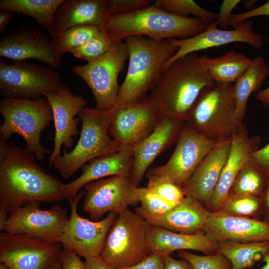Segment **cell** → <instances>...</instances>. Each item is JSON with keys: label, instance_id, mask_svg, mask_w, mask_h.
<instances>
[{"label": "cell", "instance_id": "1", "mask_svg": "<svg viewBox=\"0 0 269 269\" xmlns=\"http://www.w3.org/2000/svg\"><path fill=\"white\" fill-rule=\"evenodd\" d=\"M0 152V210L9 215L32 203L66 199L64 184L45 171L33 153L1 139Z\"/></svg>", "mask_w": 269, "mask_h": 269}, {"label": "cell", "instance_id": "2", "mask_svg": "<svg viewBox=\"0 0 269 269\" xmlns=\"http://www.w3.org/2000/svg\"><path fill=\"white\" fill-rule=\"evenodd\" d=\"M216 83L196 53L188 54L163 70L149 96L162 117L185 123L189 112L202 91Z\"/></svg>", "mask_w": 269, "mask_h": 269}, {"label": "cell", "instance_id": "3", "mask_svg": "<svg viewBox=\"0 0 269 269\" xmlns=\"http://www.w3.org/2000/svg\"><path fill=\"white\" fill-rule=\"evenodd\" d=\"M210 24L197 17L169 13L152 4L132 13L110 16L103 29L117 43L136 36L155 40L188 38L203 32Z\"/></svg>", "mask_w": 269, "mask_h": 269}, {"label": "cell", "instance_id": "4", "mask_svg": "<svg viewBox=\"0 0 269 269\" xmlns=\"http://www.w3.org/2000/svg\"><path fill=\"white\" fill-rule=\"evenodd\" d=\"M129 53L128 71L120 86L116 105L124 106L147 97L159 79L164 64L178 47L170 39L155 40L136 36L125 40Z\"/></svg>", "mask_w": 269, "mask_h": 269}, {"label": "cell", "instance_id": "5", "mask_svg": "<svg viewBox=\"0 0 269 269\" xmlns=\"http://www.w3.org/2000/svg\"><path fill=\"white\" fill-rule=\"evenodd\" d=\"M78 117L82 127L76 145L69 152L64 150V153L52 164L64 180L91 160L117 152L121 148L110 134V109L85 107Z\"/></svg>", "mask_w": 269, "mask_h": 269}, {"label": "cell", "instance_id": "6", "mask_svg": "<svg viewBox=\"0 0 269 269\" xmlns=\"http://www.w3.org/2000/svg\"><path fill=\"white\" fill-rule=\"evenodd\" d=\"M234 83L205 88L191 108L185 124L197 133L217 141L231 137L243 124L235 115Z\"/></svg>", "mask_w": 269, "mask_h": 269}, {"label": "cell", "instance_id": "7", "mask_svg": "<svg viewBox=\"0 0 269 269\" xmlns=\"http://www.w3.org/2000/svg\"><path fill=\"white\" fill-rule=\"evenodd\" d=\"M3 123L0 126V139L7 141L13 134L24 140L25 149L40 160L50 150L43 146L42 132L53 120L51 105L46 99H9L0 101Z\"/></svg>", "mask_w": 269, "mask_h": 269}, {"label": "cell", "instance_id": "8", "mask_svg": "<svg viewBox=\"0 0 269 269\" xmlns=\"http://www.w3.org/2000/svg\"><path fill=\"white\" fill-rule=\"evenodd\" d=\"M148 223L128 208L118 214L107 235L101 255L115 269H125L150 254Z\"/></svg>", "mask_w": 269, "mask_h": 269}, {"label": "cell", "instance_id": "9", "mask_svg": "<svg viewBox=\"0 0 269 269\" xmlns=\"http://www.w3.org/2000/svg\"><path fill=\"white\" fill-rule=\"evenodd\" d=\"M67 88L60 74L47 67L25 61L9 64L0 60V93L3 99H36Z\"/></svg>", "mask_w": 269, "mask_h": 269}, {"label": "cell", "instance_id": "10", "mask_svg": "<svg viewBox=\"0 0 269 269\" xmlns=\"http://www.w3.org/2000/svg\"><path fill=\"white\" fill-rule=\"evenodd\" d=\"M128 58V50L124 41L117 43L100 58L72 67V71L91 89L96 101V108L109 110L116 105L120 88L118 76Z\"/></svg>", "mask_w": 269, "mask_h": 269}, {"label": "cell", "instance_id": "11", "mask_svg": "<svg viewBox=\"0 0 269 269\" xmlns=\"http://www.w3.org/2000/svg\"><path fill=\"white\" fill-rule=\"evenodd\" d=\"M111 136L121 146L134 147L149 136L162 117L149 96L130 104L110 109Z\"/></svg>", "mask_w": 269, "mask_h": 269}, {"label": "cell", "instance_id": "12", "mask_svg": "<svg viewBox=\"0 0 269 269\" xmlns=\"http://www.w3.org/2000/svg\"><path fill=\"white\" fill-rule=\"evenodd\" d=\"M61 251L60 242L0 233V263L10 269H47L59 259Z\"/></svg>", "mask_w": 269, "mask_h": 269}, {"label": "cell", "instance_id": "13", "mask_svg": "<svg viewBox=\"0 0 269 269\" xmlns=\"http://www.w3.org/2000/svg\"><path fill=\"white\" fill-rule=\"evenodd\" d=\"M136 187L129 177L113 176L86 184L82 208L94 221L106 213L117 214L138 202Z\"/></svg>", "mask_w": 269, "mask_h": 269}, {"label": "cell", "instance_id": "14", "mask_svg": "<svg viewBox=\"0 0 269 269\" xmlns=\"http://www.w3.org/2000/svg\"><path fill=\"white\" fill-rule=\"evenodd\" d=\"M40 203H32L12 212L3 231L60 243L69 219L66 211L58 203L49 209H41Z\"/></svg>", "mask_w": 269, "mask_h": 269}, {"label": "cell", "instance_id": "15", "mask_svg": "<svg viewBox=\"0 0 269 269\" xmlns=\"http://www.w3.org/2000/svg\"><path fill=\"white\" fill-rule=\"evenodd\" d=\"M85 193L84 191L80 192L75 197L69 199L71 213L60 240L63 246L84 259L101 255L107 235L118 215L111 212L97 221L81 217L78 205Z\"/></svg>", "mask_w": 269, "mask_h": 269}, {"label": "cell", "instance_id": "16", "mask_svg": "<svg viewBox=\"0 0 269 269\" xmlns=\"http://www.w3.org/2000/svg\"><path fill=\"white\" fill-rule=\"evenodd\" d=\"M217 141L197 133L184 123L169 160L147 173L166 176L182 186Z\"/></svg>", "mask_w": 269, "mask_h": 269}, {"label": "cell", "instance_id": "17", "mask_svg": "<svg viewBox=\"0 0 269 269\" xmlns=\"http://www.w3.org/2000/svg\"><path fill=\"white\" fill-rule=\"evenodd\" d=\"M62 55L52 40L36 28L8 31L0 40V56L14 61L35 59L54 68L62 66Z\"/></svg>", "mask_w": 269, "mask_h": 269}, {"label": "cell", "instance_id": "18", "mask_svg": "<svg viewBox=\"0 0 269 269\" xmlns=\"http://www.w3.org/2000/svg\"><path fill=\"white\" fill-rule=\"evenodd\" d=\"M217 21L210 24L208 28L200 33L185 39H170L178 47L175 54L165 64L163 69L177 59L188 54L219 47L226 44L241 42L250 45L256 49L262 48L264 44V37L253 30V22L245 21L233 29L226 30L217 28Z\"/></svg>", "mask_w": 269, "mask_h": 269}, {"label": "cell", "instance_id": "19", "mask_svg": "<svg viewBox=\"0 0 269 269\" xmlns=\"http://www.w3.org/2000/svg\"><path fill=\"white\" fill-rule=\"evenodd\" d=\"M44 96L51 105L55 130L53 149L48 159L50 167L53 160L61 155L62 146L67 151L72 147L73 137L78 134L77 128L80 121L76 116L86 107L87 100L74 94L68 88L56 93H45Z\"/></svg>", "mask_w": 269, "mask_h": 269}, {"label": "cell", "instance_id": "20", "mask_svg": "<svg viewBox=\"0 0 269 269\" xmlns=\"http://www.w3.org/2000/svg\"><path fill=\"white\" fill-rule=\"evenodd\" d=\"M260 137L250 136L246 126L241 124L232 135L231 147L227 161L207 207L211 212H218L229 195L239 172L259 149Z\"/></svg>", "mask_w": 269, "mask_h": 269}, {"label": "cell", "instance_id": "21", "mask_svg": "<svg viewBox=\"0 0 269 269\" xmlns=\"http://www.w3.org/2000/svg\"><path fill=\"white\" fill-rule=\"evenodd\" d=\"M202 232L217 243L269 241V225L265 222L219 212H210Z\"/></svg>", "mask_w": 269, "mask_h": 269}, {"label": "cell", "instance_id": "22", "mask_svg": "<svg viewBox=\"0 0 269 269\" xmlns=\"http://www.w3.org/2000/svg\"><path fill=\"white\" fill-rule=\"evenodd\" d=\"M149 225L186 234L201 232L211 211L198 200L185 196L168 212L161 214H152L141 206L134 209Z\"/></svg>", "mask_w": 269, "mask_h": 269}, {"label": "cell", "instance_id": "23", "mask_svg": "<svg viewBox=\"0 0 269 269\" xmlns=\"http://www.w3.org/2000/svg\"><path fill=\"white\" fill-rule=\"evenodd\" d=\"M184 124L162 117L153 132L133 147V164L129 178L136 187L155 158L176 142Z\"/></svg>", "mask_w": 269, "mask_h": 269}, {"label": "cell", "instance_id": "24", "mask_svg": "<svg viewBox=\"0 0 269 269\" xmlns=\"http://www.w3.org/2000/svg\"><path fill=\"white\" fill-rule=\"evenodd\" d=\"M231 137L217 141L182 185L185 196H189L207 206L217 185L229 157Z\"/></svg>", "mask_w": 269, "mask_h": 269}, {"label": "cell", "instance_id": "25", "mask_svg": "<svg viewBox=\"0 0 269 269\" xmlns=\"http://www.w3.org/2000/svg\"><path fill=\"white\" fill-rule=\"evenodd\" d=\"M133 164V147L121 146L114 153L95 158L82 167L81 174L64 184L66 199L75 197L86 184L108 177H129Z\"/></svg>", "mask_w": 269, "mask_h": 269}, {"label": "cell", "instance_id": "26", "mask_svg": "<svg viewBox=\"0 0 269 269\" xmlns=\"http://www.w3.org/2000/svg\"><path fill=\"white\" fill-rule=\"evenodd\" d=\"M109 17L104 0H63L47 30L53 37L79 25L103 28Z\"/></svg>", "mask_w": 269, "mask_h": 269}, {"label": "cell", "instance_id": "27", "mask_svg": "<svg viewBox=\"0 0 269 269\" xmlns=\"http://www.w3.org/2000/svg\"><path fill=\"white\" fill-rule=\"evenodd\" d=\"M147 238L150 254H159L165 257L171 256L175 251L194 250L211 255L217 253L218 250V243L203 232L186 234L149 225Z\"/></svg>", "mask_w": 269, "mask_h": 269}, {"label": "cell", "instance_id": "28", "mask_svg": "<svg viewBox=\"0 0 269 269\" xmlns=\"http://www.w3.org/2000/svg\"><path fill=\"white\" fill-rule=\"evenodd\" d=\"M269 76V67L262 56L251 59L248 68L234 84L235 115L241 123L245 118L248 100L259 90Z\"/></svg>", "mask_w": 269, "mask_h": 269}, {"label": "cell", "instance_id": "29", "mask_svg": "<svg viewBox=\"0 0 269 269\" xmlns=\"http://www.w3.org/2000/svg\"><path fill=\"white\" fill-rule=\"evenodd\" d=\"M202 65L216 83H233L245 72L251 59L235 50L223 55L200 57Z\"/></svg>", "mask_w": 269, "mask_h": 269}, {"label": "cell", "instance_id": "30", "mask_svg": "<svg viewBox=\"0 0 269 269\" xmlns=\"http://www.w3.org/2000/svg\"><path fill=\"white\" fill-rule=\"evenodd\" d=\"M269 250V241L224 242L218 243L217 253L230 262L231 269H250Z\"/></svg>", "mask_w": 269, "mask_h": 269}, {"label": "cell", "instance_id": "31", "mask_svg": "<svg viewBox=\"0 0 269 269\" xmlns=\"http://www.w3.org/2000/svg\"><path fill=\"white\" fill-rule=\"evenodd\" d=\"M63 0H2L0 8L32 17L39 25L48 29Z\"/></svg>", "mask_w": 269, "mask_h": 269}, {"label": "cell", "instance_id": "32", "mask_svg": "<svg viewBox=\"0 0 269 269\" xmlns=\"http://www.w3.org/2000/svg\"><path fill=\"white\" fill-rule=\"evenodd\" d=\"M269 177L263 169L250 159L239 172L229 194L263 198Z\"/></svg>", "mask_w": 269, "mask_h": 269}, {"label": "cell", "instance_id": "33", "mask_svg": "<svg viewBox=\"0 0 269 269\" xmlns=\"http://www.w3.org/2000/svg\"><path fill=\"white\" fill-rule=\"evenodd\" d=\"M101 29L89 25L76 26L53 36L52 41L63 54L85 44Z\"/></svg>", "mask_w": 269, "mask_h": 269}, {"label": "cell", "instance_id": "34", "mask_svg": "<svg viewBox=\"0 0 269 269\" xmlns=\"http://www.w3.org/2000/svg\"><path fill=\"white\" fill-rule=\"evenodd\" d=\"M153 4L169 13L185 17L192 14L209 23L217 19V13L202 7L192 0H156Z\"/></svg>", "mask_w": 269, "mask_h": 269}, {"label": "cell", "instance_id": "35", "mask_svg": "<svg viewBox=\"0 0 269 269\" xmlns=\"http://www.w3.org/2000/svg\"><path fill=\"white\" fill-rule=\"evenodd\" d=\"M116 44L102 28L85 44L73 49L70 53L75 57L83 59L89 63L104 55Z\"/></svg>", "mask_w": 269, "mask_h": 269}, {"label": "cell", "instance_id": "36", "mask_svg": "<svg viewBox=\"0 0 269 269\" xmlns=\"http://www.w3.org/2000/svg\"><path fill=\"white\" fill-rule=\"evenodd\" d=\"M263 207V198L229 194L219 212L228 215L250 217L258 213Z\"/></svg>", "mask_w": 269, "mask_h": 269}, {"label": "cell", "instance_id": "37", "mask_svg": "<svg viewBox=\"0 0 269 269\" xmlns=\"http://www.w3.org/2000/svg\"><path fill=\"white\" fill-rule=\"evenodd\" d=\"M147 187L165 200L177 204L185 196L182 186L173 182L167 176L161 174L146 173Z\"/></svg>", "mask_w": 269, "mask_h": 269}, {"label": "cell", "instance_id": "38", "mask_svg": "<svg viewBox=\"0 0 269 269\" xmlns=\"http://www.w3.org/2000/svg\"><path fill=\"white\" fill-rule=\"evenodd\" d=\"M179 257L189 262L194 269H231L229 260L222 254L198 255L186 251L177 252Z\"/></svg>", "mask_w": 269, "mask_h": 269}, {"label": "cell", "instance_id": "39", "mask_svg": "<svg viewBox=\"0 0 269 269\" xmlns=\"http://www.w3.org/2000/svg\"><path fill=\"white\" fill-rule=\"evenodd\" d=\"M136 194L140 206L152 214L165 213L176 205L165 200L147 187H138Z\"/></svg>", "mask_w": 269, "mask_h": 269}, {"label": "cell", "instance_id": "40", "mask_svg": "<svg viewBox=\"0 0 269 269\" xmlns=\"http://www.w3.org/2000/svg\"><path fill=\"white\" fill-rule=\"evenodd\" d=\"M110 16L132 13L150 6V0H104Z\"/></svg>", "mask_w": 269, "mask_h": 269}, {"label": "cell", "instance_id": "41", "mask_svg": "<svg viewBox=\"0 0 269 269\" xmlns=\"http://www.w3.org/2000/svg\"><path fill=\"white\" fill-rule=\"evenodd\" d=\"M261 16H269V0L258 7L247 11L232 14L229 21L228 26L234 28L245 21Z\"/></svg>", "mask_w": 269, "mask_h": 269}, {"label": "cell", "instance_id": "42", "mask_svg": "<svg viewBox=\"0 0 269 269\" xmlns=\"http://www.w3.org/2000/svg\"><path fill=\"white\" fill-rule=\"evenodd\" d=\"M59 260L61 264V269H84L83 262L80 257L73 250L63 246Z\"/></svg>", "mask_w": 269, "mask_h": 269}, {"label": "cell", "instance_id": "43", "mask_svg": "<svg viewBox=\"0 0 269 269\" xmlns=\"http://www.w3.org/2000/svg\"><path fill=\"white\" fill-rule=\"evenodd\" d=\"M166 257L159 254L151 253L138 263L125 269H164Z\"/></svg>", "mask_w": 269, "mask_h": 269}, {"label": "cell", "instance_id": "44", "mask_svg": "<svg viewBox=\"0 0 269 269\" xmlns=\"http://www.w3.org/2000/svg\"><path fill=\"white\" fill-rule=\"evenodd\" d=\"M242 1L241 0H224L220 6L217 22L218 26L225 28L228 27L230 18L233 9Z\"/></svg>", "mask_w": 269, "mask_h": 269}, {"label": "cell", "instance_id": "45", "mask_svg": "<svg viewBox=\"0 0 269 269\" xmlns=\"http://www.w3.org/2000/svg\"><path fill=\"white\" fill-rule=\"evenodd\" d=\"M251 159L269 175V142L263 147L256 150L252 154Z\"/></svg>", "mask_w": 269, "mask_h": 269}, {"label": "cell", "instance_id": "46", "mask_svg": "<svg viewBox=\"0 0 269 269\" xmlns=\"http://www.w3.org/2000/svg\"><path fill=\"white\" fill-rule=\"evenodd\" d=\"M84 269H115L101 256L98 255L88 257L83 262Z\"/></svg>", "mask_w": 269, "mask_h": 269}, {"label": "cell", "instance_id": "47", "mask_svg": "<svg viewBox=\"0 0 269 269\" xmlns=\"http://www.w3.org/2000/svg\"><path fill=\"white\" fill-rule=\"evenodd\" d=\"M164 269H194V268L185 260H178L171 256H168L165 258Z\"/></svg>", "mask_w": 269, "mask_h": 269}, {"label": "cell", "instance_id": "48", "mask_svg": "<svg viewBox=\"0 0 269 269\" xmlns=\"http://www.w3.org/2000/svg\"><path fill=\"white\" fill-rule=\"evenodd\" d=\"M14 16V12L8 9L0 8V32L1 33Z\"/></svg>", "mask_w": 269, "mask_h": 269}, {"label": "cell", "instance_id": "49", "mask_svg": "<svg viewBox=\"0 0 269 269\" xmlns=\"http://www.w3.org/2000/svg\"><path fill=\"white\" fill-rule=\"evenodd\" d=\"M266 223L269 225V177L268 181L267 187L265 194L263 197V207Z\"/></svg>", "mask_w": 269, "mask_h": 269}, {"label": "cell", "instance_id": "50", "mask_svg": "<svg viewBox=\"0 0 269 269\" xmlns=\"http://www.w3.org/2000/svg\"><path fill=\"white\" fill-rule=\"evenodd\" d=\"M266 40L269 43V39ZM256 98L264 107L269 108V86L259 91L256 94Z\"/></svg>", "mask_w": 269, "mask_h": 269}, {"label": "cell", "instance_id": "51", "mask_svg": "<svg viewBox=\"0 0 269 269\" xmlns=\"http://www.w3.org/2000/svg\"><path fill=\"white\" fill-rule=\"evenodd\" d=\"M258 0H247L244 1L243 4L244 7L247 8V9L251 10L253 9V6L255 4V3L257 2Z\"/></svg>", "mask_w": 269, "mask_h": 269}, {"label": "cell", "instance_id": "52", "mask_svg": "<svg viewBox=\"0 0 269 269\" xmlns=\"http://www.w3.org/2000/svg\"><path fill=\"white\" fill-rule=\"evenodd\" d=\"M47 269H61V264L59 258L52 264Z\"/></svg>", "mask_w": 269, "mask_h": 269}, {"label": "cell", "instance_id": "53", "mask_svg": "<svg viewBox=\"0 0 269 269\" xmlns=\"http://www.w3.org/2000/svg\"><path fill=\"white\" fill-rule=\"evenodd\" d=\"M263 259L265 265L260 269H269V254H267Z\"/></svg>", "mask_w": 269, "mask_h": 269}, {"label": "cell", "instance_id": "54", "mask_svg": "<svg viewBox=\"0 0 269 269\" xmlns=\"http://www.w3.org/2000/svg\"><path fill=\"white\" fill-rule=\"evenodd\" d=\"M0 269H10L9 268L4 264L0 263Z\"/></svg>", "mask_w": 269, "mask_h": 269}, {"label": "cell", "instance_id": "55", "mask_svg": "<svg viewBox=\"0 0 269 269\" xmlns=\"http://www.w3.org/2000/svg\"><path fill=\"white\" fill-rule=\"evenodd\" d=\"M268 254H269V251H268Z\"/></svg>", "mask_w": 269, "mask_h": 269}]
</instances>
